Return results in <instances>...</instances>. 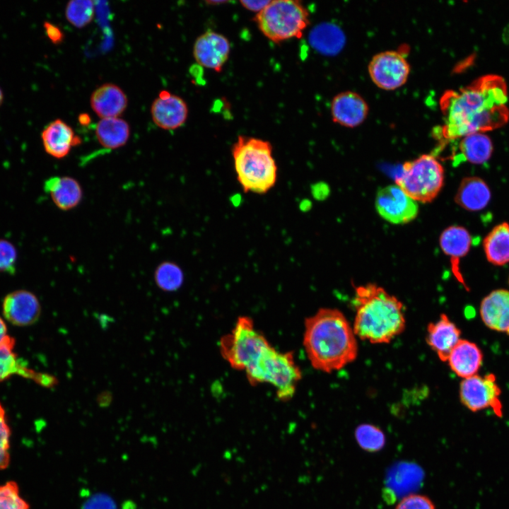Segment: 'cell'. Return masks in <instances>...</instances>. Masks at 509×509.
<instances>
[{"label": "cell", "instance_id": "6da1fadb", "mask_svg": "<svg viewBox=\"0 0 509 509\" xmlns=\"http://www.w3.org/2000/svg\"><path fill=\"white\" fill-rule=\"evenodd\" d=\"M508 88L505 80L496 74L481 76L458 90L443 96V136L447 139L493 130L509 119Z\"/></svg>", "mask_w": 509, "mask_h": 509}, {"label": "cell", "instance_id": "7a4b0ae2", "mask_svg": "<svg viewBox=\"0 0 509 509\" xmlns=\"http://www.w3.org/2000/svg\"><path fill=\"white\" fill-rule=\"evenodd\" d=\"M303 346L312 367L328 373L341 369L358 356L353 327L335 308H320L305 319Z\"/></svg>", "mask_w": 509, "mask_h": 509}, {"label": "cell", "instance_id": "3957f363", "mask_svg": "<svg viewBox=\"0 0 509 509\" xmlns=\"http://www.w3.org/2000/svg\"><path fill=\"white\" fill-rule=\"evenodd\" d=\"M352 305L356 337L372 344H387L405 329L403 303L375 283L355 287Z\"/></svg>", "mask_w": 509, "mask_h": 509}, {"label": "cell", "instance_id": "277c9868", "mask_svg": "<svg viewBox=\"0 0 509 509\" xmlns=\"http://www.w3.org/2000/svg\"><path fill=\"white\" fill-rule=\"evenodd\" d=\"M232 155L238 180L245 192L264 194L275 185L277 166L269 141L239 136Z\"/></svg>", "mask_w": 509, "mask_h": 509}, {"label": "cell", "instance_id": "5b68a950", "mask_svg": "<svg viewBox=\"0 0 509 509\" xmlns=\"http://www.w3.org/2000/svg\"><path fill=\"white\" fill-rule=\"evenodd\" d=\"M245 372L252 385H272L276 388L277 397L283 402L288 401L294 396L302 378L293 352H279L271 345Z\"/></svg>", "mask_w": 509, "mask_h": 509}, {"label": "cell", "instance_id": "8992f818", "mask_svg": "<svg viewBox=\"0 0 509 509\" xmlns=\"http://www.w3.org/2000/svg\"><path fill=\"white\" fill-rule=\"evenodd\" d=\"M255 21L267 38L279 43L301 37L309 24V13L299 1L275 0L257 13Z\"/></svg>", "mask_w": 509, "mask_h": 509}, {"label": "cell", "instance_id": "52a82bcc", "mask_svg": "<svg viewBox=\"0 0 509 509\" xmlns=\"http://www.w3.org/2000/svg\"><path fill=\"white\" fill-rule=\"evenodd\" d=\"M444 168L431 154H423L402 165L401 175L395 179L399 186L416 201H432L444 184Z\"/></svg>", "mask_w": 509, "mask_h": 509}, {"label": "cell", "instance_id": "ba28073f", "mask_svg": "<svg viewBox=\"0 0 509 509\" xmlns=\"http://www.w3.org/2000/svg\"><path fill=\"white\" fill-rule=\"evenodd\" d=\"M269 345L247 316L238 318L232 331L221 337L219 344L221 354L228 364L235 370L245 371Z\"/></svg>", "mask_w": 509, "mask_h": 509}, {"label": "cell", "instance_id": "9c48e42d", "mask_svg": "<svg viewBox=\"0 0 509 509\" xmlns=\"http://www.w3.org/2000/svg\"><path fill=\"white\" fill-rule=\"evenodd\" d=\"M501 390L493 373L484 376L476 374L463 379L460 385V399L466 408L473 412L491 408L497 416L501 417Z\"/></svg>", "mask_w": 509, "mask_h": 509}, {"label": "cell", "instance_id": "30bf717a", "mask_svg": "<svg viewBox=\"0 0 509 509\" xmlns=\"http://www.w3.org/2000/svg\"><path fill=\"white\" fill-rule=\"evenodd\" d=\"M373 82L380 88L394 90L404 85L409 75L410 66L399 52L388 50L378 53L368 64Z\"/></svg>", "mask_w": 509, "mask_h": 509}, {"label": "cell", "instance_id": "8fae6325", "mask_svg": "<svg viewBox=\"0 0 509 509\" xmlns=\"http://www.w3.org/2000/svg\"><path fill=\"white\" fill-rule=\"evenodd\" d=\"M375 205L379 215L393 224L409 223L419 213L417 201L397 185L380 188L376 194Z\"/></svg>", "mask_w": 509, "mask_h": 509}, {"label": "cell", "instance_id": "7c38bea8", "mask_svg": "<svg viewBox=\"0 0 509 509\" xmlns=\"http://www.w3.org/2000/svg\"><path fill=\"white\" fill-rule=\"evenodd\" d=\"M230 44L223 35L208 30L194 42L193 55L200 66L220 72L227 62Z\"/></svg>", "mask_w": 509, "mask_h": 509}, {"label": "cell", "instance_id": "4fadbf2b", "mask_svg": "<svg viewBox=\"0 0 509 509\" xmlns=\"http://www.w3.org/2000/svg\"><path fill=\"white\" fill-rule=\"evenodd\" d=\"M2 312L9 322L16 326L24 327L37 321L41 313V305L33 293L20 289L5 296L2 303Z\"/></svg>", "mask_w": 509, "mask_h": 509}, {"label": "cell", "instance_id": "5bb4252c", "mask_svg": "<svg viewBox=\"0 0 509 509\" xmlns=\"http://www.w3.org/2000/svg\"><path fill=\"white\" fill-rule=\"evenodd\" d=\"M151 115L155 124L165 130H172L185 124L188 107L180 97L167 90H162L151 107Z\"/></svg>", "mask_w": 509, "mask_h": 509}, {"label": "cell", "instance_id": "9a60e30c", "mask_svg": "<svg viewBox=\"0 0 509 509\" xmlns=\"http://www.w3.org/2000/svg\"><path fill=\"white\" fill-rule=\"evenodd\" d=\"M368 113L366 101L353 91L341 92L333 98L331 114L334 122L347 127L361 124Z\"/></svg>", "mask_w": 509, "mask_h": 509}, {"label": "cell", "instance_id": "2e32d148", "mask_svg": "<svg viewBox=\"0 0 509 509\" xmlns=\"http://www.w3.org/2000/svg\"><path fill=\"white\" fill-rule=\"evenodd\" d=\"M479 312L488 328L509 335V291H492L482 299Z\"/></svg>", "mask_w": 509, "mask_h": 509}, {"label": "cell", "instance_id": "e0dca14e", "mask_svg": "<svg viewBox=\"0 0 509 509\" xmlns=\"http://www.w3.org/2000/svg\"><path fill=\"white\" fill-rule=\"evenodd\" d=\"M426 341L443 362L447 361L455 346L461 339L460 329L445 314H441L435 322L427 326Z\"/></svg>", "mask_w": 509, "mask_h": 509}, {"label": "cell", "instance_id": "ac0fdd59", "mask_svg": "<svg viewBox=\"0 0 509 509\" xmlns=\"http://www.w3.org/2000/svg\"><path fill=\"white\" fill-rule=\"evenodd\" d=\"M44 191L48 194L60 210L68 211L77 207L83 197L81 183L76 178L69 176H52L44 182Z\"/></svg>", "mask_w": 509, "mask_h": 509}, {"label": "cell", "instance_id": "d6986e66", "mask_svg": "<svg viewBox=\"0 0 509 509\" xmlns=\"http://www.w3.org/2000/svg\"><path fill=\"white\" fill-rule=\"evenodd\" d=\"M41 138L45 152L57 159L66 157L72 147L81 142L72 128L60 119L48 124L42 131Z\"/></svg>", "mask_w": 509, "mask_h": 509}, {"label": "cell", "instance_id": "ffe728a7", "mask_svg": "<svg viewBox=\"0 0 509 509\" xmlns=\"http://www.w3.org/2000/svg\"><path fill=\"white\" fill-rule=\"evenodd\" d=\"M93 110L101 119L118 117L126 110L128 100L123 90L114 83H104L91 94Z\"/></svg>", "mask_w": 509, "mask_h": 509}, {"label": "cell", "instance_id": "44dd1931", "mask_svg": "<svg viewBox=\"0 0 509 509\" xmlns=\"http://www.w3.org/2000/svg\"><path fill=\"white\" fill-rule=\"evenodd\" d=\"M439 244L442 251L450 258L452 271L462 283L463 279L459 269V262L469 252L472 237L469 232L460 226L446 228L440 234Z\"/></svg>", "mask_w": 509, "mask_h": 509}, {"label": "cell", "instance_id": "7402d4cb", "mask_svg": "<svg viewBox=\"0 0 509 509\" xmlns=\"http://www.w3.org/2000/svg\"><path fill=\"white\" fill-rule=\"evenodd\" d=\"M483 358L482 351L475 343L461 339L451 351L447 362L452 372L464 379L478 373Z\"/></svg>", "mask_w": 509, "mask_h": 509}, {"label": "cell", "instance_id": "603a6c76", "mask_svg": "<svg viewBox=\"0 0 509 509\" xmlns=\"http://www.w3.org/2000/svg\"><path fill=\"white\" fill-rule=\"evenodd\" d=\"M491 199L489 186L476 176L464 177L459 185L455 201L462 209L478 211L485 209Z\"/></svg>", "mask_w": 509, "mask_h": 509}, {"label": "cell", "instance_id": "cb8c5ba5", "mask_svg": "<svg viewBox=\"0 0 509 509\" xmlns=\"http://www.w3.org/2000/svg\"><path fill=\"white\" fill-rule=\"evenodd\" d=\"M483 249L488 262L495 266L509 263V223L494 226L483 240Z\"/></svg>", "mask_w": 509, "mask_h": 509}, {"label": "cell", "instance_id": "d4e9b609", "mask_svg": "<svg viewBox=\"0 0 509 509\" xmlns=\"http://www.w3.org/2000/svg\"><path fill=\"white\" fill-rule=\"evenodd\" d=\"M95 136L105 149H117L127 143L130 136L129 125L119 117L103 118L96 125Z\"/></svg>", "mask_w": 509, "mask_h": 509}, {"label": "cell", "instance_id": "484cf974", "mask_svg": "<svg viewBox=\"0 0 509 509\" xmlns=\"http://www.w3.org/2000/svg\"><path fill=\"white\" fill-rule=\"evenodd\" d=\"M15 340L0 346V382L14 375L31 379L39 385L44 373H38L28 368L14 352Z\"/></svg>", "mask_w": 509, "mask_h": 509}, {"label": "cell", "instance_id": "4316f807", "mask_svg": "<svg viewBox=\"0 0 509 509\" xmlns=\"http://www.w3.org/2000/svg\"><path fill=\"white\" fill-rule=\"evenodd\" d=\"M309 40L311 45L318 52L333 55L344 47L345 36L339 27L331 23H323L316 25L310 32Z\"/></svg>", "mask_w": 509, "mask_h": 509}, {"label": "cell", "instance_id": "83f0119b", "mask_svg": "<svg viewBox=\"0 0 509 509\" xmlns=\"http://www.w3.org/2000/svg\"><path fill=\"white\" fill-rule=\"evenodd\" d=\"M461 139L459 151L464 160L472 164H483L490 159L493 146L485 133H472Z\"/></svg>", "mask_w": 509, "mask_h": 509}, {"label": "cell", "instance_id": "f1b7e54d", "mask_svg": "<svg viewBox=\"0 0 509 509\" xmlns=\"http://www.w3.org/2000/svg\"><path fill=\"white\" fill-rule=\"evenodd\" d=\"M185 276L182 268L172 261H163L155 269L153 280L157 287L164 292H175L184 283Z\"/></svg>", "mask_w": 509, "mask_h": 509}, {"label": "cell", "instance_id": "f546056e", "mask_svg": "<svg viewBox=\"0 0 509 509\" xmlns=\"http://www.w3.org/2000/svg\"><path fill=\"white\" fill-rule=\"evenodd\" d=\"M354 435L358 445L367 452H378L385 445L384 432L375 425L360 424L356 427Z\"/></svg>", "mask_w": 509, "mask_h": 509}, {"label": "cell", "instance_id": "4dcf8cb0", "mask_svg": "<svg viewBox=\"0 0 509 509\" xmlns=\"http://www.w3.org/2000/svg\"><path fill=\"white\" fill-rule=\"evenodd\" d=\"M95 12V2L90 0H72L67 3L65 8L66 20L77 28H82L93 20Z\"/></svg>", "mask_w": 509, "mask_h": 509}, {"label": "cell", "instance_id": "1f68e13d", "mask_svg": "<svg viewBox=\"0 0 509 509\" xmlns=\"http://www.w3.org/2000/svg\"><path fill=\"white\" fill-rule=\"evenodd\" d=\"M0 509H29L15 481H9L0 485Z\"/></svg>", "mask_w": 509, "mask_h": 509}, {"label": "cell", "instance_id": "d6a6232c", "mask_svg": "<svg viewBox=\"0 0 509 509\" xmlns=\"http://www.w3.org/2000/svg\"><path fill=\"white\" fill-rule=\"evenodd\" d=\"M18 251L9 240L0 238V272L13 274L16 270Z\"/></svg>", "mask_w": 509, "mask_h": 509}, {"label": "cell", "instance_id": "836d02e7", "mask_svg": "<svg viewBox=\"0 0 509 509\" xmlns=\"http://www.w3.org/2000/svg\"><path fill=\"white\" fill-rule=\"evenodd\" d=\"M11 429L7 423L5 409L0 402V470L8 467L10 463Z\"/></svg>", "mask_w": 509, "mask_h": 509}, {"label": "cell", "instance_id": "e575fe53", "mask_svg": "<svg viewBox=\"0 0 509 509\" xmlns=\"http://www.w3.org/2000/svg\"><path fill=\"white\" fill-rule=\"evenodd\" d=\"M395 509H435V507L426 496L412 493L404 497Z\"/></svg>", "mask_w": 509, "mask_h": 509}, {"label": "cell", "instance_id": "d590c367", "mask_svg": "<svg viewBox=\"0 0 509 509\" xmlns=\"http://www.w3.org/2000/svg\"><path fill=\"white\" fill-rule=\"evenodd\" d=\"M45 33L51 42L55 45L60 44L64 40V33L56 25L45 21L43 24Z\"/></svg>", "mask_w": 509, "mask_h": 509}, {"label": "cell", "instance_id": "8d00e7d4", "mask_svg": "<svg viewBox=\"0 0 509 509\" xmlns=\"http://www.w3.org/2000/svg\"><path fill=\"white\" fill-rule=\"evenodd\" d=\"M271 1H240L241 4L246 9L257 12L262 11Z\"/></svg>", "mask_w": 509, "mask_h": 509}, {"label": "cell", "instance_id": "74e56055", "mask_svg": "<svg viewBox=\"0 0 509 509\" xmlns=\"http://www.w3.org/2000/svg\"><path fill=\"white\" fill-rule=\"evenodd\" d=\"M15 340L8 333L4 320L0 317V346Z\"/></svg>", "mask_w": 509, "mask_h": 509}, {"label": "cell", "instance_id": "f35d334b", "mask_svg": "<svg viewBox=\"0 0 509 509\" xmlns=\"http://www.w3.org/2000/svg\"><path fill=\"white\" fill-rule=\"evenodd\" d=\"M112 400V395L108 391L102 392L97 397V402L101 406H108Z\"/></svg>", "mask_w": 509, "mask_h": 509}, {"label": "cell", "instance_id": "ab89813d", "mask_svg": "<svg viewBox=\"0 0 509 509\" xmlns=\"http://www.w3.org/2000/svg\"><path fill=\"white\" fill-rule=\"evenodd\" d=\"M78 122L82 126H87L90 122V117L87 113H82L78 116Z\"/></svg>", "mask_w": 509, "mask_h": 509}, {"label": "cell", "instance_id": "60d3db41", "mask_svg": "<svg viewBox=\"0 0 509 509\" xmlns=\"http://www.w3.org/2000/svg\"><path fill=\"white\" fill-rule=\"evenodd\" d=\"M308 205L310 206V203H307V200H304L303 201H302L300 204L301 210H307L308 209L307 207Z\"/></svg>", "mask_w": 509, "mask_h": 509}, {"label": "cell", "instance_id": "b9f144b4", "mask_svg": "<svg viewBox=\"0 0 509 509\" xmlns=\"http://www.w3.org/2000/svg\"><path fill=\"white\" fill-rule=\"evenodd\" d=\"M4 99V95L1 89L0 88V105H1Z\"/></svg>", "mask_w": 509, "mask_h": 509}, {"label": "cell", "instance_id": "7bdbcfd3", "mask_svg": "<svg viewBox=\"0 0 509 509\" xmlns=\"http://www.w3.org/2000/svg\"><path fill=\"white\" fill-rule=\"evenodd\" d=\"M508 283H509V279H508Z\"/></svg>", "mask_w": 509, "mask_h": 509}]
</instances>
